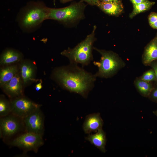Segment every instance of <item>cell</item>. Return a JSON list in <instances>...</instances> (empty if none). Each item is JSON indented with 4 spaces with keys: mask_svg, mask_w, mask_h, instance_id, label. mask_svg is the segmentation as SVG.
<instances>
[{
    "mask_svg": "<svg viewBox=\"0 0 157 157\" xmlns=\"http://www.w3.org/2000/svg\"><path fill=\"white\" fill-rule=\"evenodd\" d=\"M103 120L99 113L90 114L87 115L83 125V129L85 133L96 132L102 129Z\"/></svg>",
    "mask_w": 157,
    "mask_h": 157,
    "instance_id": "10",
    "label": "cell"
},
{
    "mask_svg": "<svg viewBox=\"0 0 157 157\" xmlns=\"http://www.w3.org/2000/svg\"><path fill=\"white\" fill-rule=\"evenodd\" d=\"M97 6L104 12L111 15H118L123 10V7L121 3L99 1Z\"/></svg>",
    "mask_w": 157,
    "mask_h": 157,
    "instance_id": "14",
    "label": "cell"
},
{
    "mask_svg": "<svg viewBox=\"0 0 157 157\" xmlns=\"http://www.w3.org/2000/svg\"><path fill=\"white\" fill-rule=\"evenodd\" d=\"M2 87L5 92L10 97H19L22 95L21 81L17 73Z\"/></svg>",
    "mask_w": 157,
    "mask_h": 157,
    "instance_id": "11",
    "label": "cell"
},
{
    "mask_svg": "<svg viewBox=\"0 0 157 157\" xmlns=\"http://www.w3.org/2000/svg\"><path fill=\"white\" fill-rule=\"evenodd\" d=\"M73 0H60V2L62 3H65Z\"/></svg>",
    "mask_w": 157,
    "mask_h": 157,
    "instance_id": "29",
    "label": "cell"
},
{
    "mask_svg": "<svg viewBox=\"0 0 157 157\" xmlns=\"http://www.w3.org/2000/svg\"><path fill=\"white\" fill-rule=\"evenodd\" d=\"M148 97L151 100L157 102V87L153 89Z\"/></svg>",
    "mask_w": 157,
    "mask_h": 157,
    "instance_id": "23",
    "label": "cell"
},
{
    "mask_svg": "<svg viewBox=\"0 0 157 157\" xmlns=\"http://www.w3.org/2000/svg\"><path fill=\"white\" fill-rule=\"evenodd\" d=\"M22 58L21 54L17 51L8 49L2 54L0 59V63L2 64L11 63L19 60Z\"/></svg>",
    "mask_w": 157,
    "mask_h": 157,
    "instance_id": "15",
    "label": "cell"
},
{
    "mask_svg": "<svg viewBox=\"0 0 157 157\" xmlns=\"http://www.w3.org/2000/svg\"><path fill=\"white\" fill-rule=\"evenodd\" d=\"M157 60V38L156 36L146 47L143 57V63L147 65Z\"/></svg>",
    "mask_w": 157,
    "mask_h": 157,
    "instance_id": "13",
    "label": "cell"
},
{
    "mask_svg": "<svg viewBox=\"0 0 157 157\" xmlns=\"http://www.w3.org/2000/svg\"><path fill=\"white\" fill-rule=\"evenodd\" d=\"M153 113L157 117V110L153 111Z\"/></svg>",
    "mask_w": 157,
    "mask_h": 157,
    "instance_id": "30",
    "label": "cell"
},
{
    "mask_svg": "<svg viewBox=\"0 0 157 157\" xmlns=\"http://www.w3.org/2000/svg\"><path fill=\"white\" fill-rule=\"evenodd\" d=\"M96 25L93 26L92 32L85 38L74 48H68L61 53V55L67 58L70 63L81 64L82 66L87 65L93 60L92 54L93 44L96 40Z\"/></svg>",
    "mask_w": 157,
    "mask_h": 157,
    "instance_id": "3",
    "label": "cell"
},
{
    "mask_svg": "<svg viewBox=\"0 0 157 157\" xmlns=\"http://www.w3.org/2000/svg\"><path fill=\"white\" fill-rule=\"evenodd\" d=\"M85 138L101 151L105 152L106 142V134L102 129L99 130L94 134H89Z\"/></svg>",
    "mask_w": 157,
    "mask_h": 157,
    "instance_id": "12",
    "label": "cell"
},
{
    "mask_svg": "<svg viewBox=\"0 0 157 157\" xmlns=\"http://www.w3.org/2000/svg\"><path fill=\"white\" fill-rule=\"evenodd\" d=\"M0 128L1 137L6 139L15 136L24 127L23 119L11 113L1 117Z\"/></svg>",
    "mask_w": 157,
    "mask_h": 157,
    "instance_id": "7",
    "label": "cell"
},
{
    "mask_svg": "<svg viewBox=\"0 0 157 157\" xmlns=\"http://www.w3.org/2000/svg\"><path fill=\"white\" fill-rule=\"evenodd\" d=\"M101 2L120 3V0H100Z\"/></svg>",
    "mask_w": 157,
    "mask_h": 157,
    "instance_id": "25",
    "label": "cell"
},
{
    "mask_svg": "<svg viewBox=\"0 0 157 157\" xmlns=\"http://www.w3.org/2000/svg\"><path fill=\"white\" fill-rule=\"evenodd\" d=\"M18 69L15 66L7 67L1 69L0 73V84L3 86L10 81L17 73Z\"/></svg>",
    "mask_w": 157,
    "mask_h": 157,
    "instance_id": "16",
    "label": "cell"
},
{
    "mask_svg": "<svg viewBox=\"0 0 157 157\" xmlns=\"http://www.w3.org/2000/svg\"><path fill=\"white\" fill-rule=\"evenodd\" d=\"M34 69L31 65L28 63H24L22 65L21 68V76L24 84H26L33 79Z\"/></svg>",
    "mask_w": 157,
    "mask_h": 157,
    "instance_id": "17",
    "label": "cell"
},
{
    "mask_svg": "<svg viewBox=\"0 0 157 157\" xmlns=\"http://www.w3.org/2000/svg\"><path fill=\"white\" fill-rule=\"evenodd\" d=\"M10 103L11 113L22 119L41 107V105L21 96L13 100Z\"/></svg>",
    "mask_w": 157,
    "mask_h": 157,
    "instance_id": "8",
    "label": "cell"
},
{
    "mask_svg": "<svg viewBox=\"0 0 157 157\" xmlns=\"http://www.w3.org/2000/svg\"><path fill=\"white\" fill-rule=\"evenodd\" d=\"M93 49L101 55L99 62H94L98 67V72L95 74L96 77L108 78L110 77L124 65L123 63L116 54L110 51H106L94 47Z\"/></svg>",
    "mask_w": 157,
    "mask_h": 157,
    "instance_id": "5",
    "label": "cell"
},
{
    "mask_svg": "<svg viewBox=\"0 0 157 157\" xmlns=\"http://www.w3.org/2000/svg\"><path fill=\"white\" fill-rule=\"evenodd\" d=\"M77 65L70 63L66 67L57 69L54 76L65 89L85 97L93 88L96 77Z\"/></svg>",
    "mask_w": 157,
    "mask_h": 157,
    "instance_id": "1",
    "label": "cell"
},
{
    "mask_svg": "<svg viewBox=\"0 0 157 157\" xmlns=\"http://www.w3.org/2000/svg\"><path fill=\"white\" fill-rule=\"evenodd\" d=\"M141 79L149 82L156 79L155 73L153 69L149 70L145 72Z\"/></svg>",
    "mask_w": 157,
    "mask_h": 157,
    "instance_id": "21",
    "label": "cell"
},
{
    "mask_svg": "<svg viewBox=\"0 0 157 157\" xmlns=\"http://www.w3.org/2000/svg\"><path fill=\"white\" fill-rule=\"evenodd\" d=\"M148 21L151 27L157 29V13H151L148 17Z\"/></svg>",
    "mask_w": 157,
    "mask_h": 157,
    "instance_id": "22",
    "label": "cell"
},
{
    "mask_svg": "<svg viewBox=\"0 0 157 157\" xmlns=\"http://www.w3.org/2000/svg\"><path fill=\"white\" fill-rule=\"evenodd\" d=\"M43 136L34 133L25 132L15 138L10 143L24 151H33L37 153L44 144Z\"/></svg>",
    "mask_w": 157,
    "mask_h": 157,
    "instance_id": "6",
    "label": "cell"
},
{
    "mask_svg": "<svg viewBox=\"0 0 157 157\" xmlns=\"http://www.w3.org/2000/svg\"><path fill=\"white\" fill-rule=\"evenodd\" d=\"M49 11V7L42 1H31L19 11L17 20L21 28L29 31L48 19Z\"/></svg>",
    "mask_w": 157,
    "mask_h": 157,
    "instance_id": "2",
    "label": "cell"
},
{
    "mask_svg": "<svg viewBox=\"0 0 157 157\" xmlns=\"http://www.w3.org/2000/svg\"><path fill=\"white\" fill-rule=\"evenodd\" d=\"M56 0H53V3L54 5H55L56 4Z\"/></svg>",
    "mask_w": 157,
    "mask_h": 157,
    "instance_id": "31",
    "label": "cell"
},
{
    "mask_svg": "<svg viewBox=\"0 0 157 157\" xmlns=\"http://www.w3.org/2000/svg\"><path fill=\"white\" fill-rule=\"evenodd\" d=\"M11 113L10 102L4 98L1 97L0 99V116L3 117Z\"/></svg>",
    "mask_w": 157,
    "mask_h": 157,
    "instance_id": "20",
    "label": "cell"
},
{
    "mask_svg": "<svg viewBox=\"0 0 157 157\" xmlns=\"http://www.w3.org/2000/svg\"><path fill=\"white\" fill-rule=\"evenodd\" d=\"M42 86L41 83H39L37 84L35 86V90L38 91H39L42 88Z\"/></svg>",
    "mask_w": 157,
    "mask_h": 157,
    "instance_id": "28",
    "label": "cell"
},
{
    "mask_svg": "<svg viewBox=\"0 0 157 157\" xmlns=\"http://www.w3.org/2000/svg\"><path fill=\"white\" fill-rule=\"evenodd\" d=\"M135 85L140 93L144 97H148L153 90L152 86L149 82L141 78L135 81Z\"/></svg>",
    "mask_w": 157,
    "mask_h": 157,
    "instance_id": "18",
    "label": "cell"
},
{
    "mask_svg": "<svg viewBox=\"0 0 157 157\" xmlns=\"http://www.w3.org/2000/svg\"><path fill=\"white\" fill-rule=\"evenodd\" d=\"M155 3L147 0L139 4L133 5V10L130 15V17L132 18L136 15L147 10L150 8Z\"/></svg>",
    "mask_w": 157,
    "mask_h": 157,
    "instance_id": "19",
    "label": "cell"
},
{
    "mask_svg": "<svg viewBox=\"0 0 157 157\" xmlns=\"http://www.w3.org/2000/svg\"><path fill=\"white\" fill-rule=\"evenodd\" d=\"M86 6L80 1L63 8L49 7L48 19L55 20L65 24L73 23L83 18Z\"/></svg>",
    "mask_w": 157,
    "mask_h": 157,
    "instance_id": "4",
    "label": "cell"
},
{
    "mask_svg": "<svg viewBox=\"0 0 157 157\" xmlns=\"http://www.w3.org/2000/svg\"><path fill=\"white\" fill-rule=\"evenodd\" d=\"M156 37L157 38V35H156Z\"/></svg>",
    "mask_w": 157,
    "mask_h": 157,
    "instance_id": "32",
    "label": "cell"
},
{
    "mask_svg": "<svg viewBox=\"0 0 157 157\" xmlns=\"http://www.w3.org/2000/svg\"><path fill=\"white\" fill-rule=\"evenodd\" d=\"M40 108L23 120L26 132H31L43 136L44 129V117Z\"/></svg>",
    "mask_w": 157,
    "mask_h": 157,
    "instance_id": "9",
    "label": "cell"
},
{
    "mask_svg": "<svg viewBox=\"0 0 157 157\" xmlns=\"http://www.w3.org/2000/svg\"><path fill=\"white\" fill-rule=\"evenodd\" d=\"M81 1L83 2H85L88 3L92 6L97 5L100 1V0H81Z\"/></svg>",
    "mask_w": 157,
    "mask_h": 157,
    "instance_id": "24",
    "label": "cell"
},
{
    "mask_svg": "<svg viewBox=\"0 0 157 157\" xmlns=\"http://www.w3.org/2000/svg\"><path fill=\"white\" fill-rule=\"evenodd\" d=\"M152 67L155 73L156 79L157 80V64H153Z\"/></svg>",
    "mask_w": 157,
    "mask_h": 157,
    "instance_id": "27",
    "label": "cell"
},
{
    "mask_svg": "<svg viewBox=\"0 0 157 157\" xmlns=\"http://www.w3.org/2000/svg\"><path fill=\"white\" fill-rule=\"evenodd\" d=\"M147 0H130L133 5L140 3L143 2Z\"/></svg>",
    "mask_w": 157,
    "mask_h": 157,
    "instance_id": "26",
    "label": "cell"
}]
</instances>
